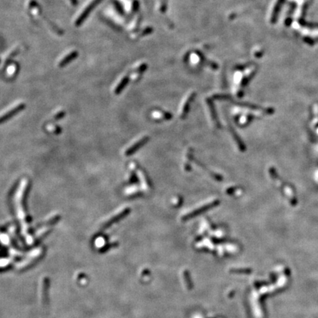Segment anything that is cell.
Listing matches in <instances>:
<instances>
[{
	"label": "cell",
	"instance_id": "1",
	"mask_svg": "<svg viewBox=\"0 0 318 318\" xmlns=\"http://www.w3.org/2000/svg\"><path fill=\"white\" fill-rule=\"evenodd\" d=\"M219 200H215L214 201H211V202L209 203L205 204L204 206H203L202 207H200V208H198V209H195V210L192 211V212L189 213V214H188L186 216H185V218L186 219H189V218L193 217L194 216H197V215H198V214H202V213H203L205 211L209 210V209H210L213 207H215V206L219 205Z\"/></svg>",
	"mask_w": 318,
	"mask_h": 318
},
{
	"label": "cell",
	"instance_id": "2",
	"mask_svg": "<svg viewBox=\"0 0 318 318\" xmlns=\"http://www.w3.org/2000/svg\"><path fill=\"white\" fill-rule=\"evenodd\" d=\"M101 1H102V0H93L92 2H91L90 4L88 5L86 8L84 9L83 11L82 12L81 14L80 15V16L78 17V18H77L76 22H75V25H76L77 26L80 25V24H81L82 22H83L85 18H86L87 15L91 13V11H92V10L94 9V8H95L96 5H97L98 4H99Z\"/></svg>",
	"mask_w": 318,
	"mask_h": 318
},
{
	"label": "cell",
	"instance_id": "3",
	"mask_svg": "<svg viewBox=\"0 0 318 318\" xmlns=\"http://www.w3.org/2000/svg\"><path fill=\"white\" fill-rule=\"evenodd\" d=\"M25 108V105L24 104V103H20V104L15 105L14 108L10 109L9 111H8L6 113H4V114L2 115V116H0V123L4 122L7 121L8 119H9L10 117H12V116H14V115L16 114V113H18L19 111H22V110H23Z\"/></svg>",
	"mask_w": 318,
	"mask_h": 318
},
{
	"label": "cell",
	"instance_id": "4",
	"mask_svg": "<svg viewBox=\"0 0 318 318\" xmlns=\"http://www.w3.org/2000/svg\"><path fill=\"white\" fill-rule=\"evenodd\" d=\"M149 140V137L148 136H145L144 137V138H142L141 139H139V141H137L136 142H135L133 144H132L131 146H130L129 148L127 149L126 151H125V156H131V155H133L134 152H136L138 149L140 148V147H142V146L144 145L146 143H147V142H148Z\"/></svg>",
	"mask_w": 318,
	"mask_h": 318
},
{
	"label": "cell",
	"instance_id": "5",
	"mask_svg": "<svg viewBox=\"0 0 318 318\" xmlns=\"http://www.w3.org/2000/svg\"><path fill=\"white\" fill-rule=\"evenodd\" d=\"M192 99V96L191 97H189V99H187L186 102L183 104V108H182L181 111H180V117H181L182 119L184 118L185 116H186L187 113H188V111H189V109L190 102Z\"/></svg>",
	"mask_w": 318,
	"mask_h": 318
},
{
	"label": "cell",
	"instance_id": "6",
	"mask_svg": "<svg viewBox=\"0 0 318 318\" xmlns=\"http://www.w3.org/2000/svg\"><path fill=\"white\" fill-rule=\"evenodd\" d=\"M127 82H128V79H126V78L123 79V80L121 81V82L119 83V85H117L115 92H116V94H118V93H119L120 92H121V91L124 89V87L125 86V85L127 84Z\"/></svg>",
	"mask_w": 318,
	"mask_h": 318
},
{
	"label": "cell",
	"instance_id": "7",
	"mask_svg": "<svg viewBox=\"0 0 318 318\" xmlns=\"http://www.w3.org/2000/svg\"><path fill=\"white\" fill-rule=\"evenodd\" d=\"M75 55H76V54H75V55H72V54H71V55H69V56H67V57H66V59H65V58H64V60H63V61H62V62H61V65H63V64H65V63H68V62H69V61H70V60H71L72 58H74V57H75Z\"/></svg>",
	"mask_w": 318,
	"mask_h": 318
}]
</instances>
